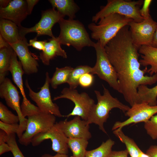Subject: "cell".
I'll return each mask as SVG.
<instances>
[{"instance_id": "34", "label": "cell", "mask_w": 157, "mask_h": 157, "mask_svg": "<svg viewBox=\"0 0 157 157\" xmlns=\"http://www.w3.org/2000/svg\"><path fill=\"white\" fill-rule=\"evenodd\" d=\"M19 127L18 123L9 124L0 121V129L4 131L8 135L17 133Z\"/></svg>"}, {"instance_id": "8", "label": "cell", "mask_w": 157, "mask_h": 157, "mask_svg": "<svg viewBox=\"0 0 157 157\" xmlns=\"http://www.w3.org/2000/svg\"><path fill=\"white\" fill-rule=\"evenodd\" d=\"M27 119L26 130L18 140L21 144L25 146L31 143L35 135L48 131L56 123V116L42 113L28 117Z\"/></svg>"}, {"instance_id": "20", "label": "cell", "mask_w": 157, "mask_h": 157, "mask_svg": "<svg viewBox=\"0 0 157 157\" xmlns=\"http://www.w3.org/2000/svg\"><path fill=\"white\" fill-rule=\"evenodd\" d=\"M17 56L14 51L12 56L9 71L11 74L13 81L20 90L23 98L22 101L26 103L29 100L26 97L24 88L22 76L24 73L22 64L18 60Z\"/></svg>"}, {"instance_id": "33", "label": "cell", "mask_w": 157, "mask_h": 157, "mask_svg": "<svg viewBox=\"0 0 157 157\" xmlns=\"http://www.w3.org/2000/svg\"><path fill=\"white\" fill-rule=\"evenodd\" d=\"M21 108L22 114L25 118L42 113L37 106L32 104L29 101L26 103L22 102Z\"/></svg>"}, {"instance_id": "4", "label": "cell", "mask_w": 157, "mask_h": 157, "mask_svg": "<svg viewBox=\"0 0 157 157\" xmlns=\"http://www.w3.org/2000/svg\"><path fill=\"white\" fill-rule=\"evenodd\" d=\"M133 21L124 16L112 14L100 19L97 24L92 22L88 27L91 31V38L97 40L104 47L122 28L129 25Z\"/></svg>"}, {"instance_id": "2", "label": "cell", "mask_w": 157, "mask_h": 157, "mask_svg": "<svg viewBox=\"0 0 157 157\" xmlns=\"http://www.w3.org/2000/svg\"><path fill=\"white\" fill-rule=\"evenodd\" d=\"M103 93L102 95L99 91H94L97 103L93 106L86 121L89 124H94L97 125L101 130L107 134L104 124L109 117L110 111L116 108L126 112L130 107L122 103L117 98L113 97L109 90L103 85Z\"/></svg>"}, {"instance_id": "18", "label": "cell", "mask_w": 157, "mask_h": 157, "mask_svg": "<svg viewBox=\"0 0 157 157\" xmlns=\"http://www.w3.org/2000/svg\"><path fill=\"white\" fill-rule=\"evenodd\" d=\"M61 44L57 37L51 38L45 43V49L40 53L39 57L45 65H49L50 61L57 56L67 58L66 52L61 47Z\"/></svg>"}, {"instance_id": "21", "label": "cell", "mask_w": 157, "mask_h": 157, "mask_svg": "<svg viewBox=\"0 0 157 157\" xmlns=\"http://www.w3.org/2000/svg\"><path fill=\"white\" fill-rule=\"evenodd\" d=\"M0 35L9 44L16 43L22 38L20 35L18 26L9 20L0 18Z\"/></svg>"}, {"instance_id": "24", "label": "cell", "mask_w": 157, "mask_h": 157, "mask_svg": "<svg viewBox=\"0 0 157 157\" xmlns=\"http://www.w3.org/2000/svg\"><path fill=\"white\" fill-rule=\"evenodd\" d=\"M137 92L139 104L144 103L151 106L157 105V85L151 88L146 85H140Z\"/></svg>"}, {"instance_id": "13", "label": "cell", "mask_w": 157, "mask_h": 157, "mask_svg": "<svg viewBox=\"0 0 157 157\" xmlns=\"http://www.w3.org/2000/svg\"><path fill=\"white\" fill-rule=\"evenodd\" d=\"M68 138L58 126L57 123L48 131L39 133L32 139L31 143L33 146L39 145L45 140L50 139L52 142L51 148L57 154H67L68 152Z\"/></svg>"}, {"instance_id": "10", "label": "cell", "mask_w": 157, "mask_h": 157, "mask_svg": "<svg viewBox=\"0 0 157 157\" xmlns=\"http://www.w3.org/2000/svg\"><path fill=\"white\" fill-rule=\"evenodd\" d=\"M0 84V97L5 99L9 107L16 111L19 117V127L17 134L19 138L26 130L27 119L24 117L22 113L19 92L8 78L6 77Z\"/></svg>"}, {"instance_id": "22", "label": "cell", "mask_w": 157, "mask_h": 157, "mask_svg": "<svg viewBox=\"0 0 157 157\" xmlns=\"http://www.w3.org/2000/svg\"><path fill=\"white\" fill-rule=\"evenodd\" d=\"M49 1L52 8L56 9L61 15L67 16L70 19H74L76 14L80 8L73 0H49Z\"/></svg>"}, {"instance_id": "42", "label": "cell", "mask_w": 157, "mask_h": 157, "mask_svg": "<svg viewBox=\"0 0 157 157\" xmlns=\"http://www.w3.org/2000/svg\"><path fill=\"white\" fill-rule=\"evenodd\" d=\"M10 46L9 43L0 35V49L8 47Z\"/></svg>"}, {"instance_id": "46", "label": "cell", "mask_w": 157, "mask_h": 157, "mask_svg": "<svg viewBox=\"0 0 157 157\" xmlns=\"http://www.w3.org/2000/svg\"><path fill=\"white\" fill-rule=\"evenodd\" d=\"M70 157H74V156H70Z\"/></svg>"}, {"instance_id": "25", "label": "cell", "mask_w": 157, "mask_h": 157, "mask_svg": "<svg viewBox=\"0 0 157 157\" xmlns=\"http://www.w3.org/2000/svg\"><path fill=\"white\" fill-rule=\"evenodd\" d=\"M13 51L10 46L0 49V83L6 78L9 71Z\"/></svg>"}, {"instance_id": "39", "label": "cell", "mask_w": 157, "mask_h": 157, "mask_svg": "<svg viewBox=\"0 0 157 157\" xmlns=\"http://www.w3.org/2000/svg\"><path fill=\"white\" fill-rule=\"evenodd\" d=\"M146 154L149 157H157V145L151 146L147 150Z\"/></svg>"}, {"instance_id": "14", "label": "cell", "mask_w": 157, "mask_h": 157, "mask_svg": "<svg viewBox=\"0 0 157 157\" xmlns=\"http://www.w3.org/2000/svg\"><path fill=\"white\" fill-rule=\"evenodd\" d=\"M157 113V105L151 106L144 103L135 104L125 113V115L129 117V118L122 122H116L112 130L122 129L131 124L144 123Z\"/></svg>"}, {"instance_id": "17", "label": "cell", "mask_w": 157, "mask_h": 157, "mask_svg": "<svg viewBox=\"0 0 157 157\" xmlns=\"http://www.w3.org/2000/svg\"><path fill=\"white\" fill-rule=\"evenodd\" d=\"M28 15L26 0H11L5 8H0V18L10 20L19 27Z\"/></svg>"}, {"instance_id": "41", "label": "cell", "mask_w": 157, "mask_h": 157, "mask_svg": "<svg viewBox=\"0 0 157 157\" xmlns=\"http://www.w3.org/2000/svg\"><path fill=\"white\" fill-rule=\"evenodd\" d=\"M27 11L28 15L31 14L34 6L39 1L38 0H26Z\"/></svg>"}, {"instance_id": "38", "label": "cell", "mask_w": 157, "mask_h": 157, "mask_svg": "<svg viewBox=\"0 0 157 157\" xmlns=\"http://www.w3.org/2000/svg\"><path fill=\"white\" fill-rule=\"evenodd\" d=\"M129 154L127 150L112 151L109 157H128Z\"/></svg>"}, {"instance_id": "16", "label": "cell", "mask_w": 157, "mask_h": 157, "mask_svg": "<svg viewBox=\"0 0 157 157\" xmlns=\"http://www.w3.org/2000/svg\"><path fill=\"white\" fill-rule=\"evenodd\" d=\"M9 44L18 57L24 73L30 75L37 72L38 63L30 52L28 43L25 37L22 38L16 43Z\"/></svg>"}, {"instance_id": "36", "label": "cell", "mask_w": 157, "mask_h": 157, "mask_svg": "<svg viewBox=\"0 0 157 157\" xmlns=\"http://www.w3.org/2000/svg\"><path fill=\"white\" fill-rule=\"evenodd\" d=\"M151 0H145L143 1L142 7L140 10V13L144 19H147L151 17L149 13V7L151 2Z\"/></svg>"}, {"instance_id": "6", "label": "cell", "mask_w": 157, "mask_h": 157, "mask_svg": "<svg viewBox=\"0 0 157 157\" xmlns=\"http://www.w3.org/2000/svg\"><path fill=\"white\" fill-rule=\"evenodd\" d=\"M94 47L96 55L95 65L92 67L91 74L97 75L99 78L106 81L115 90L119 91V85L116 72L106 53L104 47L97 41Z\"/></svg>"}, {"instance_id": "40", "label": "cell", "mask_w": 157, "mask_h": 157, "mask_svg": "<svg viewBox=\"0 0 157 157\" xmlns=\"http://www.w3.org/2000/svg\"><path fill=\"white\" fill-rule=\"evenodd\" d=\"M11 151L10 147L6 142H0V155L6 152Z\"/></svg>"}, {"instance_id": "5", "label": "cell", "mask_w": 157, "mask_h": 157, "mask_svg": "<svg viewBox=\"0 0 157 157\" xmlns=\"http://www.w3.org/2000/svg\"><path fill=\"white\" fill-rule=\"evenodd\" d=\"M143 1L108 0L106 4L101 6L100 10L92 18L96 23L102 18L112 14H117L132 19L136 22H142L144 18L140 13V8Z\"/></svg>"}, {"instance_id": "45", "label": "cell", "mask_w": 157, "mask_h": 157, "mask_svg": "<svg viewBox=\"0 0 157 157\" xmlns=\"http://www.w3.org/2000/svg\"><path fill=\"white\" fill-rule=\"evenodd\" d=\"M11 1L10 0H0V7L2 8L6 7L8 5Z\"/></svg>"}, {"instance_id": "26", "label": "cell", "mask_w": 157, "mask_h": 157, "mask_svg": "<svg viewBox=\"0 0 157 157\" xmlns=\"http://www.w3.org/2000/svg\"><path fill=\"white\" fill-rule=\"evenodd\" d=\"M73 69L69 66L61 68L56 67L52 78H50V84L52 88L56 89L59 85L67 83L70 74Z\"/></svg>"}, {"instance_id": "11", "label": "cell", "mask_w": 157, "mask_h": 157, "mask_svg": "<svg viewBox=\"0 0 157 157\" xmlns=\"http://www.w3.org/2000/svg\"><path fill=\"white\" fill-rule=\"evenodd\" d=\"M64 17L60 14L55 9L52 8L43 11L41 13V18L34 26L29 28L18 27L20 35L25 37L26 34L30 33H37L36 38L42 35L54 37L52 32V28L57 23H58Z\"/></svg>"}, {"instance_id": "3", "label": "cell", "mask_w": 157, "mask_h": 157, "mask_svg": "<svg viewBox=\"0 0 157 157\" xmlns=\"http://www.w3.org/2000/svg\"><path fill=\"white\" fill-rule=\"evenodd\" d=\"M58 23L60 32L57 38L61 44L72 46L78 51L86 47H94L95 43L91 40L84 25L79 21L62 18Z\"/></svg>"}, {"instance_id": "31", "label": "cell", "mask_w": 157, "mask_h": 157, "mask_svg": "<svg viewBox=\"0 0 157 157\" xmlns=\"http://www.w3.org/2000/svg\"><path fill=\"white\" fill-rule=\"evenodd\" d=\"M144 127L147 133L153 140L157 139V115L144 122Z\"/></svg>"}, {"instance_id": "15", "label": "cell", "mask_w": 157, "mask_h": 157, "mask_svg": "<svg viewBox=\"0 0 157 157\" xmlns=\"http://www.w3.org/2000/svg\"><path fill=\"white\" fill-rule=\"evenodd\" d=\"M57 123L68 138H83L88 140L92 137L89 131L90 124L79 116H75L69 121L65 120Z\"/></svg>"}, {"instance_id": "9", "label": "cell", "mask_w": 157, "mask_h": 157, "mask_svg": "<svg viewBox=\"0 0 157 157\" xmlns=\"http://www.w3.org/2000/svg\"><path fill=\"white\" fill-rule=\"evenodd\" d=\"M50 78L49 73L45 74L44 83L40 90L35 92L30 87L26 80L25 85L28 91V95L36 104L42 113L53 115L58 117L63 116L61 114L58 105L54 103L51 99L49 90Z\"/></svg>"}, {"instance_id": "7", "label": "cell", "mask_w": 157, "mask_h": 157, "mask_svg": "<svg viewBox=\"0 0 157 157\" xmlns=\"http://www.w3.org/2000/svg\"><path fill=\"white\" fill-rule=\"evenodd\" d=\"M66 99L72 101L74 107L71 113L65 116L68 117L72 116H79L82 119L87 121L90 113L95 104L94 100L85 92L78 93L76 89L65 88L61 94L54 97L53 100Z\"/></svg>"}, {"instance_id": "19", "label": "cell", "mask_w": 157, "mask_h": 157, "mask_svg": "<svg viewBox=\"0 0 157 157\" xmlns=\"http://www.w3.org/2000/svg\"><path fill=\"white\" fill-rule=\"evenodd\" d=\"M138 51L141 58L139 60L141 65L145 67L150 66L147 71L150 76L157 74V47L143 45L139 48Z\"/></svg>"}, {"instance_id": "35", "label": "cell", "mask_w": 157, "mask_h": 157, "mask_svg": "<svg viewBox=\"0 0 157 157\" xmlns=\"http://www.w3.org/2000/svg\"><path fill=\"white\" fill-rule=\"evenodd\" d=\"M94 81L93 74L86 73L83 75L79 80V84L83 88H86L91 86Z\"/></svg>"}, {"instance_id": "1", "label": "cell", "mask_w": 157, "mask_h": 157, "mask_svg": "<svg viewBox=\"0 0 157 157\" xmlns=\"http://www.w3.org/2000/svg\"><path fill=\"white\" fill-rule=\"evenodd\" d=\"M129 26L122 28L104 47L106 53L117 75L119 92L131 106L139 104L138 88L157 81V74L145 75L148 69L140 68L139 49L133 43Z\"/></svg>"}, {"instance_id": "12", "label": "cell", "mask_w": 157, "mask_h": 157, "mask_svg": "<svg viewBox=\"0 0 157 157\" xmlns=\"http://www.w3.org/2000/svg\"><path fill=\"white\" fill-rule=\"evenodd\" d=\"M132 41L139 49L143 45H151L157 22L151 17L144 19L142 22L133 21L129 25Z\"/></svg>"}, {"instance_id": "30", "label": "cell", "mask_w": 157, "mask_h": 157, "mask_svg": "<svg viewBox=\"0 0 157 157\" xmlns=\"http://www.w3.org/2000/svg\"><path fill=\"white\" fill-rule=\"evenodd\" d=\"M0 119L1 122L7 124L18 123L19 122L18 116L10 110L1 102H0Z\"/></svg>"}, {"instance_id": "44", "label": "cell", "mask_w": 157, "mask_h": 157, "mask_svg": "<svg viewBox=\"0 0 157 157\" xmlns=\"http://www.w3.org/2000/svg\"><path fill=\"white\" fill-rule=\"evenodd\" d=\"M41 157H68V156L67 154H60L57 153L54 156H52L48 154H45L42 155Z\"/></svg>"}, {"instance_id": "23", "label": "cell", "mask_w": 157, "mask_h": 157, "mask_svg": "<svg viewBox=\"0 0 157 157\" xmlns=\"http://www.w3.org/2000/svg\"><path fill=\"white\" fill-rule=\"evenodd\" d=\"M113 133L125 144L131 157H149L140 149L133 139L125 135L122 129H115Z\"/></svg>"}, {"instance_id": "29", "label": "cell", "mask_w": 157, "mask_h": 157, "mask_svg": "<svg viewBox=\"0 0 157 157\" xmlns=\"http://www.w3.org/2000/svg\"><path fill=\"white\" fill-rule=\"evenodd\" d=\"M92 67L88 65H80L74 68L71 72L67 83L69 88L76 89L79 84V80L81 76L86 73L91 74Z\"/></svg>"}, {"instance_id": "43", "label": "cell", "mask_w": 157, "mask_h": 157, "mask_svg": "<svg viewBox=\"0 0 157 157\" xmlns=\"http://www.w3.org/2000/svg\"><path fill=\"white\" fill-rule=\"evenodd\" d=\"M151 46L154 47H157V26L154 33Z\"/></svg>"}, {"instance_id": "28", "label": "cell", "mask_w": 157, "mask_h": 157, "mask_svg": "<svg viewBox=\"0 0 157 157\" xmlns=\"http://www.w3.org/2000/svg\"><path fill=\"white\" fill-rule=\"evenodd\" d=\"M115 142L109 139L103 142L98 147L90 151H87L85 157H109Z\"/></svg>"}, {"instance_id": "37", "label": "cell", "mask_w": 157, "mask_h": 157, "mask_svg": "<svg viewBox=\"0 0 157 157\" xmlns=\"http://www.w3.org/2000/svg\"><path fill=\"white\" fill-rule=\"evenodd\" d=\"M37 38L35 37L29 40L28 43L29 46H32L37 49L43 51L45 49V43L46 40L42 41H38Z\"/></svg>"}, {"instance_id": "32", "label": "cell", "mask_w": 157, "mask_h": 157, "mask_svg": "<svg viewBox=\"0 0 157 157\" xmlns=\"http://www.w3.org/2000/svg\"><path fill=\"white\" fill-rule=\"evenodd\" d=\"M5 142L11 148V152L14 157H25L19 149L16 141L15 133L7 134Z\"/></svg>"}, {"instance_id": "27", "label": "cell", "mask_w": 157, "mask_h": 157, "mask_svg": "<svg viewBox=\"0 0 157 157\" xmlns=\"http://www.w3.org/2000/svg\"><path fill=\"white\" fill-rule=\"evenodd\" d=\"M88 144V140L84 138H68V146L74 157H85Z\"/></svg>"}]
</instances>
